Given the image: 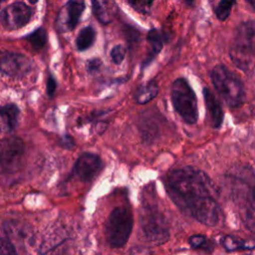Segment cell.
Here are the masks:
<instances>
[{
    "mask_svg": "<svg viewBox=\"0 0 255 255\" xmlns=\"http://www.w3.org/2000/svg\"><path fill=\"white\" fill-rule=\"evenodd\" d=\"M32 61L23 54L0 50V72L11 78H23L32 70Z\"/></svg>",
    "mask_w": 255,
    "mask_h": 255,
    "instance_id": "cell-7",
    "label": "cell"
},
{
    "mask_svg": "<svg viewBox=\"0 0 255 255\" xmlns=\"http://www.w3.org/2000/svg\"><path fill=\"white\" fill-rule=\"evenodd\" d=\"M103 167L102 159L99 155L86 152L79 156L75 163V173L83 181H91L101 171Z\"/></svg>",
    "mask_w": 255,
    "mask_h": 255,
    "instance_id": "cell-10",
    "label": "cell"
},
{
    "mask_svg": "<svg viewBox=\"0 0 255 255\" xmlns=\"http://www.w3.org/2000/svg\"><path fill=\"white\" fill-rule=\"evenodd\" d=\"M24 143L19 137L0 139V175L13 173L21 163Z\"/></svg>",
    "mask_w": 255,
    "mask_h": 255,
    "instance_id": "cell-6",
    "label": "cell"
},
{
    "mask_svg": "<svg viewBox=\"0 0 255 255\" xmlns=\"http://www.w3.org/2000/svg\"><path fill=\"white\" fill-rule=\"evenodd\" d=\"M202 93H203L204 102L209 115L211 126L215 128H220L223 121V111L219 101L216 99V97L208 88H204Z\"/></svg>",
    "mask_w": 255,
    "mask_h": 255,
    "instance_id": "cell-12",
    "label": "cell"
},
{
    "mask_svg": "<svg viewBox=\"0 0 255 255\" xmlns=\"http://www.w3.org/2000/svg\"><path fill=\"white\" fill-rule=\"evenodd\" d=\"M19 109L14 104L0 107V133L12 131L18 123Z\"/></svg>",
    "mask_w": 255,
    "mask_h": 255,
    "instance_id": "cell-13",
    "label": "cell"
},
{
    "mask_svg": "<svg viewBox=\"0 0 255 255\" xmlns=\"http://www.w3.org/2000/svg\"><path fill=\"white\" fill-rule=\"evenodd\" d=\"M92 8L95 17L102 24H109L114 17V4L112 0H92Z\"/></svg>",
    "mask_w": 255,
    "mask_h": 255,
    "instance_id": "cell-14",
    "label": "cell"
},
{
    "mask_svg": "<svg viewBox=\"0 0 255 255\" xmlns=\"http://www.w3.org/2000/svg\"><path fill=\"white\" fill-rule=\"evenodd\" d=\"M188 242L192 248H195V249H199V248L206 249L207 248V249H209L207 247L209 242L207 241L206 237L202 234H194V235L190 236L188 238Z\"/></svg>",
    "mask_w": 255,
    "mask_h": 255,
    "instance_id": "cell-22",
    "label": "cell"
},
{
    "mask_svg": "<svg viewBox=\"0 0 255 255\" xmlns=\"http://www.w3.org/2000/svg\"><path fill=\"white\" fill-rule=\"evenodd\" d=\"M166 191L172 201L197 221L214 226L221 219L213 181L203 171L185 166L172 170L165 178Z\"/></svg>",
    "mask_w": 255,
    "mask_h": 255,
    "instance_id": "cell-1",
    "label": "cell"
},
{
    "mask_svg": "<svg viewBox=\"0 0 255 255\" xmlns=\"http://www.w3.org/2000/svg\"><path fill=\"white\" fill-rule=\"evenodd\" d=\"M57 88V83L55 78L53 77V75L49 74L48 79H47V86H46V91H47V95L49 97H53V95L55 94Z\"/></svg>",
    "mask_w": 255,
    "mask_h": 255,
    "instance_id": "cell-25",
    "label": "cell"
},
{
    "mask_svg": "<svg viewBox=\"0 0 255 255\" xmlns=\"http://www.w3.org/2000/svg\"><path fill=\"white\" fill-rule=\"evenodd\" d=\"M130 6L141 14H147L150 10L153 0H128Z\"/></svg>",
    "mask_w": 255,
    "mask_h": 255,
    "instance_id": "cell-21",
    "label": "cell"
},
{
    "mask_svg": "<svg viewBox=\"0 0 255 255\" xmlns=\"http://www.w3.org/2000/svg\"><path fill=\"white\" fill-rule=\"evenodd\" d=\"M183 1H184L185 4L188 5V6H193V5H194V2H195V0H183Z\"/></svg>",
    "mask_w": 255,
    "mask_h": 255,
    "instance_id": "cell-28",
    "label": "cell"
},
{
    "mask_svg": "<svg viewBox=\"0 0 255 255\" xmlns=\"http://www.w3.org/2000/svg\"><path fill=\"white\" fill-rule=\"evenodd\" d=\"M249 4H250V6L255 10V0H246Z\"/></svg>",
    "mask_w": 255,
    "mask_h": 255,
    "instance_id": "cell-29",
    "label": "cell"
},
{
    "mask_svg": "<svg viewBox=\"0 0 255 255\" xmlns=\"http://www.w3.org/2000/svg\"><path fill=\"white\" fill-rule=\"evenodd\" d=\"M25 39L34 49L39 50L42 49L47 43V32L44 28H38L29 35H27Z\"/></svg>",
    "mask_w": 255,
    "mask_h": 255,
    "instance_id": "cell-19",
    "label": "cell"
},
{
    "mask_svg": "<svg viewBox=\"0 0 255 255\" xmlns=\"http://www.w3.org/2000/svg\"><path fill=\"white\" fill-rule=\"evenodd\" d=\"M210 78L216 92L229 107L237 108L243 104L244 86L235 73L224 65L218 64L211 70Z\"/></svg>",
    "mask_w": 255,
    "mask_h": 255,
    "instance_id": "cell-2",
    "label": "cell"
},
{
    "mask_svg": "<svg viewBox=\"0 0 255 255\" xmlns=\"http://www.w3.org/2000/svg\"><path fill=\"white\" fill-rule=\"evenodd\" d=\"M132 229V214L125 206L116 207L110 214L106 232L110 245L114 248L123 247L130 235Z\"/></svg>",
    "mask_w": 255,
    "mask_h": 255,
    "instance_id": "cell-4",
    "label": "cell"
},
{
    "mask_svg": "<svg viewBox=\"0 0 255 255\" xmlns=\"http://www.w3.org/2000/svg\"><path fill=\"white\" fill-rule=\"evenodd\" d=\"M146 39L150 45V52L147 58L142 63V68L149 65V63L156 57V55L161 51L164 43L163 34H161L157 29H150L147 32Z\"/></svg>",
    "mask_w": 255,
    "mask_h": 255,
    "instance_id": "cell-15",
    "label": "cell"
},
{
    "mask_svg": "<svg viewBox=\"0 0 255 255\" xmlns=\"http://www.w3.org/2000/svg\"><path fill=\"white\" fill-rule=\"evenodd\" d=\"M0 255H17L14 246L7 240L0 238Z\"/></svg>",
    "mask_w": 255,
    "mask_h": 255,
    "instance_id": "cell-24",
    "label": "cell"
},
{
    "mask_svg": "<svg viewBox=\"0 0 255 255\" xmlns=\"http://www.w3.org/2000/svg\"><path fill=\"white\" fill-rule=\"evenodd\" d=\"M85 10L84 0H69L58 12L55 20V28L60 33H66L75 29Z\"/></svg>",
    "mask_w": 255,
    "mask_h": 255,
    "instance_id": "cell-9",
    "label": "cell"
},
{
    "mask_svg": "<svg viewBox=\"0 0 255 255\" xmlns=\"http://www.w3.org/2000/svg\"><path fill=\"white\" fill-rule=\"evenodd\" d=\"M6 1H7V0H0V6H1L4 2H6Z\"/></svg>",
    "mask_w": 255,
    "mask_h": 255,
    "instance_id": "cell-31",
    "label": "cell"
},
{
    "mask_svg": "<svg viewBox=\"0 0 255 255\" xmlns=\"http://www.w3.org/2000/svg\"><path fill=\"white\" fill-rule=\"evenodd\" d=\"M126 57V48L123 45H116L111 50V59L116 65H120Z\"/></svg>",
    "mask_w": 255,
    "mask_h": 255,
    "instance_id": "cell-23",
    "label": "cell"
},
{
    "mask_svg": "<svg viewBox=\"0 0 255 255\" xmlns=\"http://www.w3.org/2000/svg\"><path fill=\"white\" fill-rule=\"evenodd\" d=\"M61 142H62L63 146L68 147V148H71L74 146V139L70 135H64L61 139Z\"/></svg>",
    "mask_w": 255,
    "mask_h": 255,
    "instance_id": "cell-27",
    "label": "cell"
},
{
    "mask_svg": "<svg viewBox=\"0 0 255 255\" xmlns=\"http://www.w3.org/2000/svg\"><path fill=\"white\" fill-rule=\"evenodd\" d=\"M236 3V0H220L215 8V15L219 21L226 20L232 10V7Z\"/></svg>",
    "mask_w": 255,
    "mask_h": 255,
    "instance_id": "cell-20",
    "label": "cell"
},
{
    "mask_svg": "<svg viewBox=\"0 0 255 255\" xmlns=\"http://www.w3.org/2000/svg\"><path fill=\"white\" fill-rule=\"evenodd\" d=\"M234 49L237 53H255V20L241 23L234 38Z\"/></svg>",
    "mask_w": 255,
    "mask_h": 255,
    "instance_id": "cell-11",
    "label": "cell"
},
{
    "mask_svg": "<svg viewBox=\"0 0 255 255\" xmlns=\"http://www.w3.org/2000/svg\"><path fill=\"white\" fill-rule=\"evenodd\" d=\"M171 102L181 119L189 125L195 124L198 119L197 100L194 91L184 78L175 79L170 88Z\"/></svg>",
    "mask_w": 255,
    "mask_h": 255,
    "instance_id": "cell-3",
    "label": "cell"
},
{
    "mask_svg": "<svg viewBox=\"0 0 255 255\" xmlns=\"http://www.w3.org/2000/svg\"><path fill=\"white\" fill-rule=\"evenodd\" d=\"M221 244L227 251H236L242 249H252L255 247V242L250 240L240 239L231 235H226L221 239Z\"/></svg>",
    "mask_w": 255,
    "mask_h": 255,
    "instance_id": "cell-17",
    "label": "cell"
},
{
    "mask_svg": "<svg viewBox=\"0 0 255 255\" xmlns=\"http://www.w3.org/2000/svg\"><path fill=\"white\" fill-rule=\"evenodd\" d=\"M96 39V31L93 27L87 26L83 28L77 36L76 46L79 51L88 50L95 42Z\"/></svg>",
    "mask_w": 255,
    "mask_h": 255,
    "instance_id": "cell-18",
    "label": "cell"
},
{
    "mask_svg": "<svg viewBox=\"0 0 255 255\" xmlns=\"http://www.w3.org/2000/svg\"><path fill=\"white\" fill-rule=\"evenodd\" d=\"M158 93V87L154 80H150L149 82L138 87L135 93V101L137 104L144 105L150 102L152 99L156 97Z\"/></svg>",
    "mask_w": 255,
    "mask_h": 255,
    "instance_id": "cell-16",
    "label": "cell"
},
{
    "mask_svg": "<svg viewBox=\"0 0 255 255\" xmlns=\"http://www.w3.org/2000/svg\"><path fill=\"white\" fill-rule=\"evenodd\" d=\"M141 228L146 238L156 244L165 242L169 232L162 213L154 206L145 205L141 211Z\"/></svg>",
    "mask_w": 255,
    "mask_h": 255,
    "instance_id": "cell-5",
    "label": "cell"
},
{
    "mask_svg": "<svg viewBox=\"0 0 255 255\" xmlns=\"http://www.w3.org/2000/svg\"><path fill=\"white\" fill-rule=\"evenodd\" d=\"M101 66H102V62L100 59H92L88 62L87 68H88L89 72H96L100 69Z\"/></svg>",
    "mask_w": 255,
    "mask_h": 255,
    "instance_id": "cell-26",
    "label": "cell"
},
{
    "mask_svg": "<svg viewBox=\"0 0 255 255\" xmlns=\"http://www.w3.org/2000/svg\"><path fill=\"white\" fill-rule=\"evenodd\" d=\"M33 10L24 2H14L0 12V24L7 30H17L29 23Z\"/></svg>",
    "mask_w": 255,
    "mask_h": 255,
    "instance_id": "cell-8",
    "label": "cell"
},
{
    "mask_svg": "<svg viewBox=\"0 0 255 255\" xmlns=\"http://www.w3.org/2000/svg\"><path fill=\"white\" fill-rule=\"evenodd\" d=\"M29 2H30L31 4H36V3L38 2V0H29Z\"/></svg>",
    "mask_w": 255,
    "mask_h": 255,
    "instance_id": "cell-30",
    "label": "cell"
}]
</instances>
